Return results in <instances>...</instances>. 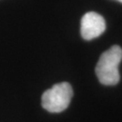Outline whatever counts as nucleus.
<instances>
[{
	"label": "nucleus",
	"instance_id": "nucleus-1",
	"mask_svg": "<svg viewBox=\"0 0 122 122\" xmlns=\"http://www.w3.org/2000/svg\"><path fill=\"white\" fill-rule=\"evenodd\" d=\"M122 60V49L118 45H113L100 55L95 71L100 83L110 86L119 81L118 65Z\"/></svg>",
	"mask_w": 122,
	"mask_h": 122
},
{
	"label": "nucleus",
	"instance_id": "nucleus-2",
	"mask_svg": "<svg viewBox=\"0 0 122 122\" xmlns=\"http://www.w3.org/2000/svg\"><path fill=\"white\" fill-rule=\"evenodd\" d=\"M72 95V88L70 83H57L43 93L42 106L51 113H59L68 108Z\"/></svg>",
	"mask_w": 122,
	"mask_h": 122
},
{
	"label": "nucleus",
	"instance_id": "nucleus-3",
	"mask_svg": "<svg viewBox=\"0 0 122 122\" xmlns=\"http://www.w3.org/2000/svg\"><path fill=\"white\" fill-rule=\"evenodd\" d=\"M106 29L104 18L95 12L86 13L81 21V35L84 40H92L103 34Z\"/></svg>",
	"mask_w": 122,
	"mask_h": 122
},
{
	"label": "nucleus",
	"instance_id": "nucleus-4",
	"mask_svg": "<svg viewBox=\"0 0 122 122\" xmlns=\"http://www.w3.org/2000/svg\"><path fill=\"white\" fill-rule=\"evenodd\" d=\"M117 1H118V2H120V3H122V0H117Z\"/></svg>",
	"mask_w": 122,
	"mask_h": 122
}]
</instances>
